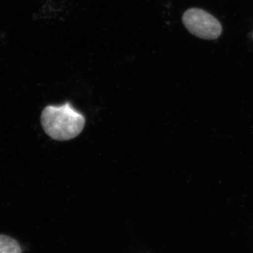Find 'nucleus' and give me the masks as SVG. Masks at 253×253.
Masks as SVG:
<instances>
[{
  "instance_id": "1",
  "label": "nucleus",
  "mask_w": 253,
  "mask_h": 253,
  "mask_svg": "<svg viewBox=\"0 0 253 253\" xmlns=\"http://www.w3.org/2000/svg\"><path fill=\"white\" fill-rule=\"evenodd\" d=\"M41 123L46 134L58 141L72 139L81 134L85 118L69 102L61 106H46L41 115Z\"/></svg>"
},
{
  "instance_id": "2",
  "label": "nucleus",
  "mask_w": 253,
  "mask_h": 253,
  "mask_svg": "<svg viewBox=\"0 0 253 253\" xmlns=\"http://www.w3.org/2000/svg\"><path fill=\"white\" fill-rule=\"evenodd\" d=\"M182 22L191 34L201 39H217L222 31L220 23L217 18L198 8L186 11L183 15Z\"/></svg>"
},
{
  "instance_id": "3",
  "label": "nucleus",
  "mask_w": 253,
  "mask_h": 253,
  "mask_svg": "<svg viewBox=\"0 0 253 253\" xmlns=\"http://www.w3.org/2000/svg\"><path fill=\"white\" fill-rule=\"evenodd\" d=\"M0 253H22L17 241L8 236L0 235Z\"/></svg>"
}]
</instances>
